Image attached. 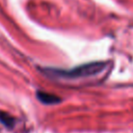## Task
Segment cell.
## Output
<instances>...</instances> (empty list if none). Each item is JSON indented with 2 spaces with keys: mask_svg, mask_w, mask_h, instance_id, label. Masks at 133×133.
Returning <instances> with one entry per match:
<instances>
[{
  "mask_svg": "<svg viewBox=\"0 0 133 133\" xmlns=\"http://www.w3.org/2000/svg\"><path fill=\"white\" fill-rule=\"evenodd\" d=\"M105 68L104 62H90L78 65L71 70H60V69H44V73L48 76L65 78V79H76L81 77L92 76L102 72Z\"/></svg>",
  "mask_w": 133,
  "mask_h": 133,
  "instance_id": "6da1fadb",
  "label": "cell"
},
{
  "mask_svg": "<svg viewBox=\"0 0 133 133\" xmlns=\"http://www.w3.org/2000/svg\"><path fill=\"white\" fill-rule=\"evenodd\" d=\"M36 98L39 100V102L47 104V105L57 104L61 101V99L58 98L56 95H53V94H50L47 91H42V90H38L36 92Z\"/></svg>",
  "mask_w": 133,
  "mask_h": 133,
  "instance_id": "7a4b0ae2",
  "label": "cell"
},
{
  "mask_svg": "<svg viewBox=\"0 0 133 133\" xmlns=\"http://www.w3.org/2000/svg\"><path fill=\"white\" fill-rule=\"evenodd\" d=\"M0 123H2L4 126L11 128L15 124V119L11 115H9L6 112H0Z\"/></svg>",
  "mask_w": 133,
  "mask_h": 133,
  "instance_id": "3957f363",
  "label": "cell"
}]
</instances>
